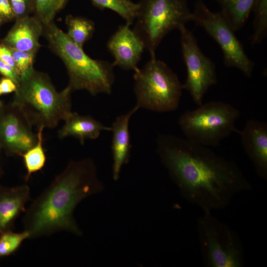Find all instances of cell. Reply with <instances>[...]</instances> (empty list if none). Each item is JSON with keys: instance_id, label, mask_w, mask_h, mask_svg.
Listing matches in <instances>:
<instances>
[{"instance_id": "836d02e7", "label": "cell", "mask_w": 267, "mask_h": 267, "mask_svg": "<svg viewBox=\"0 0 267 267\" xmlns=\"http://www.w3.org/2000/svg\"><path fill=\"white\" fill-rule=\"evenodd\" d=\"M1 145L0 144V148H1Z\"/></svg>"}, {"instance_id": "d6986e66", "label": "cell", "mask_w": 267, "mask_h": 267, "mask_svg": "<svg viewBox=\"0 0 267 267\" xmlns=\"http://www.w3.org/2000/svg\"><path fill=\"white\" fill-rule=\"evenodd\" d=\"M65 23L68 29L67 35L82 48L91 38L95 31L94 23L86 17L68 15Z\"/></svg>"}, {"instance_id": "277c9868", "label": "cell", "mask_w": 267, "mask_h": 267, "mask_svg": "<svg viewBox=\"0 0 267 267\" xmlns=\"http://www.w3.org/2000/svg\"><path fill=\"white\" fill-rule=\"evenodd\" d=\"M72 92L68 86L57 91L46 74L34 69L21 78L11 104L32 126L54 129L72 113Z\"/></svg>"}, {"instance_id": "ba28073f", "label": "cell", "mask_w": 267, "mask_h": 267, "mask_svg": "<svg viewBox=\"0 0 267 267\" xmlns=\"http://www.w3.org/2000/svg\"><path fill=\"white\" fill-rule=\"evenodd\" d=\"M198 218L197 231L204 265L208 267H241L244 248L238 234L211 213Z\"/></svg>"}, {"instance_id": "cb8c5ba5", "label": "cell", "mask_w": 267, "mask_h": 267, "mask_svg": "<svg viewBox=\"0 0 267 267\" xmlns=\"http://www.w3.org/2000/svg\"><path fill=\"white\" fill-rule=\"evenodd\" d=\"M29 238V234L25 230L21 232L8 230L0 234V257L8 256L15 253L22 242Z\"/></svg>"}, {"instance_id": "f1b7e54d", "label": "cell", "mask_w": 267, "mask_h": 267, "mask_svg": "<svg viewBox=\"0 0 267 267\" xmlns=\"http://www.w3.org/2000/svg\"><path fill=\"white\" fill-rule=\"evenodd\" d=\"M0 60L8 64L17 71L14 61L9 48L2 43L0 44Z\"/></svg>"}, {"instance_id": "30bf717a", "label": "cell", "mask_w": 267, "mask_h": 267, "mask_svg": "<svg viewBox=\"0 0 267 267\" xmlns=\"http://www.w3.org/2000/svg\"><path fill=\"white\" fill-rule=\"evenodd\" d=\"M180 44L182 58L186 67L187 77L183 89L190 93L199 106L209 89L218 83L214 62L200 49L197 41L185 25L180 27Z\"/></svg>"}, {"instance_id": "2e32d148", "label": "cell", "mask_w": 267, "mask_h": 267, "mask_svg": "<svg viewBox=\"0 0 267 267\" xmlns=\"http://www.w3.org/2000/svg\"><path fill=\"white\" fill-rule=\"evenodd\" d=\"M30 199V190L26 184L10 187L0 184V234L12 230Z\"/></svg>"}, {"instance_id": "8992f818", "label": "cell", "mask_w": 267, "mask_h": 267, "mask_svg": "<svg viewBox=\"0 0 267 267\" xmlns=\"http://www.w3.org/2000/svg\"><path fill=\"white\" fill-rule=\"evenodd\" d=\"M134 72V90L139 108L160 113L178 109L182 84L165 62L151 57L142 69Z\"/></svg>"}, {"instance_id": "4316f807", "label": "cell", "mask_w": 267, "mask_h": 267, "mask_svg": "<svg viewBox=\"0 0 267 267\" xmlns=\"http://www.w3.org/2000/svg\"><path fill=\"white\" fill-rule=\"evenodd\" d=\"M0 73L4 77L12 80L17 85L19 84L21 77L17 71L8 64L0 60Z\"/></svg>"}, {"instance_id": "7c38bea8", "label": "cell", "mask_w": 267, "mask_h": 267, "mask_svg": "<svg viewBox=\"0 0 267 267\" xmlns=\"http://www.w3.org/2000/svg\"><path fill=\"white\" fill-rule=\"evenodd\" d=\"M130 26L127 24L119 26L108 40L107 47L114 59V66L135 71L145 48Z\"/></svg>"}, {"instance_id": "e0dca14e", "label": "cell", "mask_w": 267, "mask_h": 267, "mask_svg": "<svg viewBox=\"0 0 267 267\" xmlns=\"http://www.w3.org/2000/svg\"><path fill=\"white\" fill-rule=\"evenodd\" d=\"M64 121L58 132L59 138L72 136L78 139L82 145L86 139L97 138L102 131H111V127L105 126L91 116L81 115L75 112H72Z\"/></svg>"}, {"instance_id": "9a60e30c", "label": "cell", "mask_w": 267, "mask_h": 267, "mask_svg": "<svg viewBox=\"0 0 267 267\" xmlns=\"http://www.w3.org/2000/svg\"><path fill=\"white\" fill-rule=\"evenodd\" d=\"M138 109L135 105L127 113L117 117L110 127L112 132V175L115 180L119 179L123 166L130 160L131 144L129 122L131 116Z\"/></svg>"}, {"instance_id": "6da1fadb", "label": "cell", "mask_w": 267, "mask_h": 267, "mask_svg": "<svg viewBox=\"0 0 267 267\" xmlns=\"http://www.w3.org/2000/svg\"><path fill=\"white\" fill-rule=\"evenodd\" d=\"M156 153L182 197L212 212L228 206L251 185L233 161L186 138L160 134Z\"/></svg>"}, {"instance_id": "d6a6232c", "label": "cell", "mask_w": 267, "mask_h": 267, "mask_svg": "<svg viewBox=\"0 0 267 267\" xmlns=\"http://www.w3.org/2000/svg\"><path fill=\"white\" fill-rule=\"evenodd\" d=\"M2 94L1 93V89H0V95Z\"/></svg>"}, {"instance_id": "ac0fdd59", "label": "cell", "mask_w": 267, "mask_h": 267, "mask_svg": "<svg viewBox=\"0 0 267 267\" xmlns=\"http://www.w3.org/2000/svg\"><path fill=\"white\" fill-rule=\"evenodd\" d=\"M221 7V12L235 31L246 23L256 0H214Z\"/></svg>"}, {"instance_id": "3957f363", "label": "cell", "mask_w": 267, "mask_h": 267, "mask_svg": "<svg viewBox=\"0 0 267 267\" xmlns=\"http://www.w3.org/2000/svg\"><path fill=\"white\" fill-rule=\"evenodd\" d=\"M50 49L64 63L72 91L85 90L95 96L111 94L115 76L114 66L107 61L93 59L52 22L44 25L43 33Z\"/></svg>"}, {"instance_id": "4fadbf2b", "label": "cell", "mask_w": 267, "mask_h": 267, "mask_svg": "<svg viewBox=\"0 0 267 267\" xmlns=\"http://www.w3.org/2000/svg\"><path fill=\"white\" fill-rule=\"evenodd\" d=\"M242 146L258 175L267 179V124L254 119L248 121L238 131Z\"/></svg>"}, {"instance_id": "603a6c76", "label": "cell", "mask_w": 267, "mask_h": 267, "mask_svg": "<svg viewBox=\"0 0 267 267\" xmlns=\"http://www.w3.org/2000/svg\"><path fill=\"white\" fill-rule=\"evenodd\" d=\"M35 16L44 25L52 22L57 14L66 5L68 0H33Z\"/></svg>"}, {"instance_id": "e575fe53", "label": "cell", "mask_w": 267, "mask_h": 267, "mask_svg": "<svg viewBox=\"0 0 267 267\" xmlns=\"http://www.w3.org/2000/svg\"></svg>"}, {"instance_id": "484cf974", "label": "cell", "mask_w": 267, "mask_h": 267, "mask_svg": "<svg viewBox=\"0 0 267 267\" xmlns=\"http://www.w3.org/2000/svg\"><path fill=\"white\" fill-rule=\"evenodd\" d=\"M8 0L16 19L30 16L34 9L33 0Z\"/></svg>"}, {"instance_id": "9c48e42d", "label": "cell", "mask_w": 267, "mask_h": 267, "mask_svg": "<svg viewBox=\"0 0 267 267\" xmlns=\"http://www.w3.org/2000/svg\"><path fill=\"white\" fill-rule=\"evenodd\" d=\"M192 21L203 28L218 44L226 67L236 68L246 76L251 77L254 63L246 54L235 31L221 11L213 12L203 0H198L192 12Z\"/></svg>"}, {"instance_id": "ffe728a7", "label": "cell", "mask_w": 267, "mask_h": 267, "mask_svg": "<svg viewBox=\"0 0 267 267\" xmlns=\"http://www.w3.org/2000/svg\"><path fill=\"white\" fill-rule=\"evenodd\" d=\"M44 129L43 127L38 128L37 143L21 156L26 169V175L24 177L26 181L29 179L33 173L42 169L46 162V156L43 148Z\"/></svg>"}, {"instance_id": "8fae6325", "label": "cell", "mask_w": 267, "mask_h": 267, "mask_svg": "<svg viewBox=\"0 0 267 267\" xmlns=\"http://www.w3.org/2000/svg\"><path fill=\"white\" fill-rule=\"evenodd\" d=\"M38 141L22 111L11 104L0 108V144L9 155L21 156Z\"/></svg>"}, {"instance_id": "7402d4cb", "label": "cell", "mask_w": 267, "mask_h": 267, "mask_svg": "<svg viewBox=\"0 0 267 267\" xmlns=\"http://www.w3.org/2000/svg\"><path fill=\"white\" fill-rule=\"evenodd\" d=\"M252 12L254 14L253 44L261 43L267 35V0H256Z\"/></svg>"}, {"instance_id": "7a4b0ae2", "label": "cell", "mask_w": 267, "mask_h": 267, "mask_svg": "<svg viewBox=\"0 0 267 267\" xmlns=\"http://www.w3.org/2000/svg\"><path fill=\"white\" fill-rule=\"evenodd\" d=\"M103 189L91 158L70 160L26 209L22 222L29 239L61 231L81 236L83 232L74 217V211L82 200Z\"/></svg>"}, {"instance_id": "d4e9b609", "label": "cell", "mask_w": 267, "mask_h": 267, "mask_svg": "<svg viewBox=\"0 0 267 267\" xmlns=\"http://www.w3.org/2000/svg\"><path fill=\"white\" fill-rule=\"evenodd\" d=\"M9 48L14 59L16 70L21 78L26 76L34 69L33 63L36 54Z\"/></svg>"}, {"instance_id": "5bb4252c", "label": "cell", "mask_w": 267, "mask_h": 267, "mask_svg": "<svg viewBox=\"0 0 267 267\" xmlns=\"http://www.w3.org/2000/svg\"><path fill=\"white\" fill-rule=\"evenodd\" d=\"M43 31L44 25L35 16L16 19L2 43L8 48L36 54Z\"/></svg>"}, {"instance_id": "f546056e", "label": "cell", "mask_w": 267, "mask_h": 267, "mask_svg": "<svg viewBox=\"0 0 267 267\" xmlns=\"http://www.w3.org/2000/svg\"><path fill=\"white\" fill-rule=\"evenodd\" d=\"M17 87L16 84L9 78L4 77L0 81V88L2 94L15 92Z\"/></svg>"}, {"instance_id": "52a82bcc", "label": "cell", "mask_w": 267, "mask_h": 267, "mask_svg": "<svg viewBox=\"0 0 267 267\" xmlns=\"http://www.w3.org/2000/svg\"><path fill=\"white\" fill-rule=\"evenodd\" d=\"M240 114L229 103L212 101L185 111L179 117L178 124L186 139L205 146L216 147L232 132L238 133L235 124Z\"/></svg>"}, {"instance_id": "44dd1931", "label": "cell", "mask_w": 267, "mask_h": 267, "mask_svg": "<svg viewBox=\"0 0 267 267\" xmlns=\"http://www.w3.org/2000/svg\"><path fill=\"white\" fill-rule=\"evenodd\" d=\"M100 10H111L123 18L127 25L131 26L134 21L138 9V3L131 0H89Z\"/></svg>"}, {"instance_id": "4dcf8cb0", "label": "cell", "mask_w": 267, "mask_h": 267, "mask_svg": "<svg viewBox=\"0 0 267 267\" xmlns=\"http://www.w3.org/2000/svg\"><path fill=\"white\" fill-rule=\"evenodd\" d=\"M3 171L0 168V178L1 177V176L3 175Z\"/></svg>"}, {"instance_id": "1f68e13d", "label": "cell", "mask_w": 267, "mask_h": 267, "mask_svg": "<svg viewBox=\"0 0 267 267\" xmlns=\"http://www.w3.org/2000/svg\"><path fill=\"white\" fill-rule=\"evenodd\" d=\"M3 106L2 103L0 100V108Z\"/></svg>"}, {"instance_id": "5b68a950", "label": "cell", "mask_w": 267, "mask_h": 267, "mask_svg": "<svg viewBox=\"0 0 267 267\" xmlns=\"http://www.w3.org/2000/svg\"><path fill=\"white\" fill-rule=\"evenodd\" d=\"M133 31L151 58L170 32L192 21L187 0H140Z\"/></svg>"}, {"instance_id": "83f0119b", "label": "cell", "mask_w": 267, "mask_h": 267, "mask_svg": "<svg viewBox=\"0 0 267 267\" xmlns=\"http://www.w3.org/2000/svg\"><path fill=\"white\" fill-rule=\"evenodd\" d=\"M14 18L8 0H0V24L8 22Z\"/></svg>"}]
</instances>
